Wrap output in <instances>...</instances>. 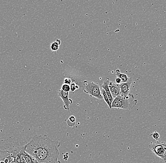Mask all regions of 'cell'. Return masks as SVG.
Listing matches in <instances>:
<instances>
[{
    "label": "cell",
    "instance_id": "cell-10",
    "mask_svg": "<svg viewBox=\"0 0 166 163\" xmlns=\"http://www.w3.org/2000/svg\"><path fill=\"white\" fill-rule=\"evenodd\" d=\"M116 76L117 77H118V78L121 79L122 83L127 82L129 79L128 76L126 74H122V73H121L120 69H117L116 70Z\"/></svg>",
    "mask_w": 166,
    "mask_h": 163
},
{
    "label": "cell",
    "instance_id": "cell-3",
    "mask_svg": "<svg viewBox=\"0 0 166 163\" xmlns=\"http://www.w3.org/2000/svg\"><path fill=\"white\" fill-rule=\"evenodd\" d=\"M82 89L85 93L91 97H93L98 99H103L101 95L100 86L98 83L93 82L84 81Z\"/></svg>",
    "mask_w": 166,
    "mask_h": 163
},
{
    "label": "cell",
    "instance_id": "cell-19",
    "mask_svg": "<svg viewBox=\"0 0 166 163\" xmlns=\"http://www.w3.org/2000/svg\"><path fill=\"white\" fill-rule=\"evenodd\" d=\"M116 83L117 84H121L122 83V81L121 80V79L120 78H118V77H117L116 79L115 80Z\"/></svg>",
    "mask_w": 166,
    "mask_h": 163
},
{
    "label": "cell",
    "instance_id": "cell-7",
    "mask_svg": "<svg viewBox=\"0 0 166 163\" xmlns=\"http://www.w3.org/2000/svg\"><path fill=\"white\" fill-rule=\"evenodd\" d=\"M14 160V157L9 150H2L0 149V161L4 163H10Z\"/></svg>",
    "mask_w": 166,
    "mask_h": 163
},
{
    "label": "cell",
    "instance_id": "cell-11",
    "mask_svg": "<svg viewBox=\"0 0 166 163\" xmlns=\"http://www.w3.org/2000/svg\"><path fill=\"white\" fill-rule=\"evenodd\" d=\"M24 157L26 163H38L33 156L26 151L24 153Z\"/></svg>",
    "mask_w": 166,
    "mask_h": 163
},
{
    "label": "cell",
    "instance_id": "cell-13",
    "mask_svg": "<svg viewBox=\"0 0 166 163\" xmlns=\"http://www.w3.org/2000/svg\"><path fill=\"white\" fill-rule=\"evenodd\" d=\"M61 41L59 39L56 40V42H53L51 45V49L53 52H55L59 50Z\"/></svg>",
    "mask_w": 166,
    "mask_h": 163
},
{
    "label": "cell",
    "instance_id": "cell-9",
    "mask_svg": "<svg viewBox=\"0 0 166 163\" xmlns=\"http://www.w3.org/2000/svg\"><path fill=\"white\" fill-rule=\"evenodd\" d=\"M109 79H107L106 80H105L103 82V84H102V89L105 90V91L107 95L108 96L109 99V101H110V103H112L113 100L114 98L112 96V94L110 93V90H109Z\"/></svg>",
    "mask_w": 166,
    "mask_h": 163
},
{
    "label": "cell",
    "instance_id": "cell-14",
    "mask_svg": "<svg viewBox=\"0 0 166 163\" xmlns=\"http://www.w3.org/2000/svg\"><path fill=\"white\" fill-rule=\"evenodd\" d=\"M67 125L69 127H73L76 125V118L73 115L70 116L67 121Z\"/></svg>",
    "mask_w": 166,
    "mask_h": 163
},
{
    "label": "cell",
    "instance_id": "cell-17",
    "mask_svg": "<svg viewBox=\"0 0 166 163\" xmlns=\"http://www.w3.org/2000/svg\"><path fill=\"white\" fill-rule=\"evenodd\" d=\"M61 89L63 91H66V92H69L70 91V85L64 83L62 85Z\"/></svg>",
    "mask_w": 166,
    "mask_h": 163
},
{
    "label": "cell",
    "instance_id": "cell-20",
    "mask_svg": "<svg viewBox=\"0 0 166 163\" xmlns=\"http://www.w3.org/2000/svg\"><path fill=\"white\" fill-rule=\"evenodd\" d=\"M0 163H4V162L3 161H0Z\"/></svg>",
    "mask_w": 166,
    "mask_h": 163
},
{
    "label": "cell",
    "instance_id": "cell-18",
    "mask_svg": "<svg viewBox=\"0 0 166 163\" xmlns=\"http://www.w3.org/2000/svg\"><path fill=\"white\" fill-rule=\"evenodd\" d=\"M64 83L65 84L70 85L72 83V80L70 78H65L64 80Z\"/></svg>",
    "mask_w": 166,
    "mask_h": 163
},
{
    "label": "cell",
    "instance_id": "cell-1",
    "mask_svg": "<svg viewBox=\"0 0 166 163\" xmlns=\"http://www.w3.org/2000/svg\"><path fill=\"white\" fill-rule=\"evenodd\" d=\"M59 141H53L47 135H35L25 146V150L38 163H61Z\"/></svg>",
    "mask_w": 166,
    "mask_h": 163
},
{
    "label": "cell",
    "instance_id": "cell-8",
    "mask_svg": "<svg viewBox=\"0 0 166 163\" xmlns=\"http://www.w3.org/2000/svg\"><path fill=\"white\" fill-rule=\"evenodd\" d=\"M109 87L112 96L114 99L121 94V89L117 84L114 83L113 81H109Z\"/></svg>",
    "mask_w": 166,
    "mask_h": 163
},
{
    "label": "cell",
    "instance_id": "cell-4",
    "mask_svg": "<svg viewBox=\"0 0 166 163\" xmlns=\"http://www.w3.org/2000/svg\"><path fill=\"white\" fill-rule=\"evenodd\" d=\"M149 148L153 154L166 162V142L156 141L155 142L150 143Z\"/></svg>",
    "mask_w": 166,
    "mask_h": 163
},
{
    "label": "cell",
    "instance_id": "cell-6",
    "mask_svg": "<svg viewBox=\"0 0 166 163\" xmlns=\"http://www.w3.org/2000/svg\"><path fill=\"white\" fill-rule=\"evenodd\" d=\"M132 83V78H129L127 82L117 84L121 89V95L124 97L128 96L130 93V88Z\"/></svg>",
    "mask_w": 166,
    "mask_h": 163
},
{
    "label": "cell",
    "instance_id": "cell-12",
    "mask_svg": "<svg viewBox=\"0 0 166 163\" xmlns=\"http://www.w3.org/2000/svg\"><path fill=\"white\" fill-rule=\"evenodd\" d=\"M101 95H102V97H103V99L105 100V102L106 103L108 106L109 108H112V103H110V101H109V99L108 96L107 95L105 91V90L102 89L101 90Z\"/></svg>",
    "mask_w": 166,
    "mask_h": 163
},
{
    "label": "cell",
    "instance_id": "cell-15",
    "mask_svg": "<svg viewBox=\"0 0 166 163\" xmlns=\"http://www.w3.org/2000/svg\"><path fill=\"white\" fill-rule=\"evenodd\" d=\"M70 91L71 92H74L79 88V86L76 83H72L70 85Z\"/></svg>",
    "mask_w": 166,
    "mask_h": 163
},
{
    "label": "cell",
    "instance_id": "cell-2",
    "mask_svg": "<svg viewBox=\"0 0 166 163\" xmlns=\"http://www.w3.org/2000/svg\"><path fill=\"white\" fill-rule=\"evenodd\" d=\"M137 103V100L135 99L133 94L129 93L128 96L124 97L119 95L114 99L112 103V107L130 110L134 108Z\"/></svg>",
    "mask_w": 166,
    "mask_h": 163
},
{
    "label": "cell",
    "instance_id": "cell-16",
    "mask_svg": "<svg viewBox=\"0 0 166 163\" xmlns=\"http://www.w3.org/2000/svg\"><path fill=\"white\" fill-rule=\"evenodd\" d=\"M151 136H152V137L156 141H158L160 138V135L159 134V133L156 132V131H155V132L151 134Z\"/></svg>",
    "mask_w": 166,
    "mask_h": 163
},
{
    "label": "cell",
    "instance_id": "cell-5",
    "mask_svg": "<svg viewBox=\"0 0 166 163\" xmlns=\"http://www.w3.org/2000/svg\"><path fill=\"white\" fill-rule=\"evenodd\" d=\"M58 96L62 99L64 103V109L65 110H69V106L73 103V101L71 99L69 98V92L63 91L62 90L59 89L58 91Z\"/></svg>",
    "mask_w": 166,
    "mask_h": 163
}]
</instances>
